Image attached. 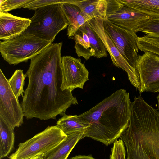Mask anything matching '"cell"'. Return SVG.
<instances>
[{
    "instance_id": "cell-25",
    "label": "cell",
    "mask_w": 159,
    "mask_h": 159,
    "mask_svg": "<svg viewBox=\"0 0 159 159\" xmlns=\"http://www.w3.org/2000/svg\"><path fill=\"white\" fill-rule=\"evenodd\" d=\"M34 0H0V12L7 13L16 9H20L32 2Z\"/></svg>"
},
{
    "instance_id": "cell-23",
    "label": "cell",
    "mask_w": 159,
    "mask_h": 159,
    "mask_svg": "<svg viewBox=\"0 0 159 159\" xmlns=\"http://www.w3.org/2000/svg\"><path fill=\"white\" fill-rule=\"evenodd\" d=\"M137 44L139 50L149 51L159 55V37L144 35L138 37Z\"/></svg>"
},
{
    "instance_id": "cell-4",
    "label": "cell",
    "mask_w": 159,
    "mask_h": 159,
    "mask_svg": "<svg viewBox=\"0 0 159 159\" xmlns=\"http://www.w3.org/2000/svg\"><path fill=\"white\" fill-rule=\"evenodd\" d=\"M35 11L30 19V25L22 34L33 35L52 43L56 35L69 25L60 4L49 5Z\"/></svg>"
},
{
    "instance_id": "cell-19",
    "label": "cell",
    "mask_w": 159,
    "mask_h": 159,
    "mask_svg": "<svg viewBox=\"0 0 159 159\" xmlns=\"http://www.w3.org/2000/svg\"><path fill=\"white\" fill-rule=\"evenodd\" d=\"M126 7L150 16L151 18H159V0H120Z\"/></svg>"
},
{
    "instance_id": "cell-11",
    "label": "cell",
    "mask_w": 159,
    "mask_h": 159,
    "mask_svg": "<svg viewBox=\"0 0 159 159\" xmlns=\"http://www.w3.org/2000/svg\"><path fill=\"white\" fill-rule=\"evenodd\" d=\"M63 90L72 91L75 88L83 89L89 80V72L81 60L70 56L61 57Z\"/></svg>"
},
{
    "instance_id": "cell-3",
    "label": "cell",
    "mask_w": 159,
    "mask_h": 159,
    "mask_svg": "<svg viewBox=\"0 0 159 159\" xmlns=\"http://www.w3.org/2000/svg\"><path fill=\"white\" fill-rule=\"evenodd\" d=\"M120 138L126 159H159V112L140 96L132 102L129 126Z\"/></svg>"
},
{
    "instance_id": "cell-9",
    "label": "cell",
    "mask_w": 159,
    "mask_h": 159,
    "mask_svg": "<svg viewBox=\"0 0 159 159\" xmlns=\"http://www.w3.org/2000/svg\"><path fill=\"white\" fill-rule=\"evenodd\" d=\"M24 113L2 70L0 69V116L14 129L23 123Z\"/></svg>"
},
{
    "instance_id": "cell-29",
    "label": "cell",
    "mask_w": 159,
    "mask_h": 159,
    "mask_svg": "<svg viewBox=\"0 0 159 159\" xmlns=\"http://www.w3.org/2000/svg\"><path fill=\"white\" fill-rule=\"evenodd\" d=\"M44 155L43 154L39 155L29 159H43V156Z\"/></svg>"
},
{
    "instance_id": "cell-17",
    "label": "cell",
    "mask_w": 159,
    "mask_h": 159,
    "mask_svg": "<svg viewBox=\"0 0 159 159\" xmlns=\"http://www.w3.org/2000/svg\"><path fill=\"white\" fill-rule=\"evenodd\" d=\"M66 135L77 133H84L90 124L77 115L65 114L57 121L56 125Z\"/></svg>"
},
{
    "instance_id": "cell-2",
    "label": "cell",
    "mask_w": 159,
    "mask_h": 159,
    "mask_svg": "<svg viewBox=\"0 0 159 159\" xmlns=\"http://www.w3.org/2000/svg\"><path fill=\"white\" fill-rule=\"evenodd\" d=\"M131 103L129 93L121 89L78 115L90 124L84 133V137L107 146L113 143L129 126Z\"/></svg>"
},
{
    "instance_id": "cell-12",
    "label": "cell",
    "mask_w": 159,
    "mask_h": 159,
    "mask_svg": "<svg viewBox=\"0 0 159 159\" xmlns=\"http://www.w3.org/2000/svg\"><path fill=\"white\" fill-rule=\"evenodd\" d=\"M67 3L78 6L89 20L107 18L124 6L120 0H67Z\"/></svg>"
},
{
    "instance_id": "cell-16",
    "label": "cell",
    "mask_w": 159,
    "mask_h": 159,
    "mask_svg": "<svg viewBox=\"0 0 159 159\" xmlns=\"http://www.w3.org/2000/svg\"><path fill=\"white\" fill-rule=\"evenodd\" d=\"M84 133H77L67 136L55 147L44 154L43 159H67L78 141L84 138Z\"/></svg>"
},
{
    "instance_id": "cell-1",
    "label": "cell",
    "mask_w": 159,
    "mask_h": 159,
    "mask_svg": "<svg viewBox=\"0 0 159 159\" xmlns=\"http://www.w3.org/2000/svg\"><path fill=\"white\" fill-rule=\"evenodd\" d=\"M62 46V42L52 43L31 59L25 74L28 84L20 104L27 119H55L78 104L72 91L61 89Z\"/></svg>"
},
{
    "instance_id": "cell-8",
    "label": "cell",
    "mask_w": 159,
    "mask_h": 159,
    "mask_svg": "<svg viewBox=\"0 0 159 159\" xmlns=\"http://www.w3.org/2000/svg\"><path fill=\"white\" fill-rule=\"evenodd\" d=\"M138 55L135 64L140 93L159 92V55L146 51Z\"/></svg>"
},
{
    "instance_id": "cell-5",
    "label": "cell",
    "mask_w": 159,
    "mask_h": 159,
    "mask_svg": "<svg viewBox=\"0 0 159 159\" xmlns=\"http://www.w3.org/2000/svg\"><path fill=\"white\" fill-rule=\"evenodd\" d=\"M52 43L35 36L22 34L14 38L0 42V52L10 65L27 62L46 49Z\"/></svg>"
},
{
    "instance_id": "cell-26",
    "label": "cell",
    "mask_w": 159,
    "mask_h": 159,
    "mask_svg": "<svg viewBox=\"0 0 159 159\" xmlns=\"http://www.w3.org/2000/svg\"><path fill=\"white\" fill-rule=\"evenodd\" d=\"M110 159H126V151L122 139L116 140L113 143Z\"/></svg>"
},
{
    "instance_id": "cell-13",
    "label": "cell",
    "mask_w": 159,
    "mask_h": 159,
    "mask_svg": "<svg viewBox=\"0 0 159 159\" xmlns=\"http://www.w3.org/2000/svg\"><path fill=\"white\" fill-rule=\"evenodd\" d=\"M107 18L114 24L136 33L142 25L151 17L124 6Z\"/></svg>"
},
{
    "instance_id": "cell-28",
    "label": "cell",
    "mask_w": 159,
    "mask_h": 159,
    "mask_svg": "<svg viewBox=\"0 0 159 159\" xmlns=\"http://www.w3.org/2000/svg\"><path fill=\"white\" fill-rule=\"evenodd\" d=\"M70 159H96L90 155H77L72 157Z\"/></svg>"
},
{
    "instance_id": "cell-6",
    "label": "cell",
    "mask_w": 159,
    "mask_h": 159,
    "mask_svg": "<svg viewBox=\"0 0 159 159\" xmlns=\"http://www.w3.org/2000/svg\"><path fill=\"white\" fill-rule=\"evenodd\" d=\"M66 137L56 125L48 126L32 138L20 143L18 148L9 159H29L39 155H44Z\"/></svg>"
},
{
    "instance_id": "cell-21",
    "label": "cell",
    "mask_w": 159,
    "mask_h": 159,
    "mask_svg": "<svg viewBox=\"0 0 159 159\" xmlns=\"http://www.w3.org/2000/svg\"><path fill=\"white\" fill-rule=\"evenodd\" d=\"M75 42L74 48L79 57H82L88 60L92 56H94L91 49L89 38L84 32L78 30L73 36Z\"/></svg>"
},
{
    "instance_id": "cell-22",
    "label": "cell",
    "mask_w": 159,
    "mask_h": 159,
    "mask_svg": "<svg viewBox=\"0 0 159 159\" xmlns=\"http://www.w3.org/2000/svg\"><path fill=\"white\" fill-rule=\"evenodd\" d=\"M25 74L21 69L16 70L11 77L8 80V83L16 98L24 95L25 91L23 87L25 84V80L26 78Z\"/></svg>"
},
{
    "instance_id": "cell-10",
    "label": "cell",
    "mask_w": 159,
    "mask_h": 159,
    "mask_svg": "<svg viewBox=\"0 0 159 159\" xmlns=\"http://www.w3.org/2000/svg\"><path fill=\"white\" fill-rule=\"evenodd\" d=\"M87 22L102 41L113 64L126 72L131 84L138 89L139 86L136 70L126 61L110 37L104 31L102 17H96Z\"/></svg>"
},
{
    "instance_id": "cell-30",
    "label": "cell",
    "mask_w": 159,
    "mask_h": 159,
    "mask_svg": "<svg viewBox=\"0 0 159 159\" xmlns=\"http://www.w3.org/2000/svg\"><path fill=\"white\" fill-rule=\"evenodd\" d=\"M157 110H159V94H158L157 96Z\"/></svg>"
},
{
    "instance_id": "cell-24",
    "label": "cell",
    "mask_w": 159,
    "mask_h": 159,
    "mask_svg": "<svg viewBox=\"0 0 159 159\" xmlns=\"http://www.w3.org/2000/svg\"><path fill=\"white\" fill-rule=\"evenodd\" d=\"M139 31L149 36L159 37V18L148 20L142 25Z\"/></svg>"
},
{
    "instance_id": "cell-15",
    "label": "cell",
    "mask_w": 159,
    "mask_h": 159,
    "mask_svg": "<svg viewBox=\"0 0 159 159\" xmlns=\"http://www.w3.org/2000/svg\"><path fill=\"white\" fill-rule=\"evenodd\" d=\"M60 4L69 23L67 35L69 37H73L79 29L89 20L81 9L76 5L70 3Z\"/></svg>"
},
{
    "instance_id": "cell-18",
    "label": "cell",
    "mask_w": 159,
    "mask_h": 159,
    "mask_svg": "<svg viewBox=\"0 0 159 159\" xmlns=\"http://www.w3.org/2000/svg\"><path fill=\"white\" fill-rule=\"evenodd\" d=\"M14 129L0 116V159L8 155L14 147Z\"/></svg>"
},
{
    "instance_id": "cell-27",
    "label": "cell",
    "mask_w": 159,
    "mask_h": 159,
    "mask_svg": "<svg viewBox=\"0 0 159 159\" xmlns=\"http://www.w3.org/2000/svg\"><path fill=\"white\" fill-rule=\"evenodd\" d=\"M66 3V0H34L23 8L29 10H36L49 5L61 4Z\"/></svg>"
},
{
    "instance_id": "cell-14",
    "label": "cell",
    "mask_w": 159,
    "mask_h": 159,
    "mask_svg": "<svg viewBox=\"0 0 159 159\" xmlns=\"http://www.w3.org/2000/svg\"><path fill=\"white\" fill-rule=\"evenodd\" d=\"M30 19L0 12V39L6 41L22 34L29 26Z\"/></svg>"
},
{
    "instance_id": "cell-7",
    "label": "cell",
    "mask_w": 159,
    "mask_h": 159,
    "mask_svg": "<svg viewBox=\"0 0 159 159\" xmlns=\"http://www.w3.org/2000/svg\"><path fill=\"white\" fill-rule=\"evenodd\" d=\"M102 21L105 32L126 61L135 69L139 50L136 33L114 24L107 18L102 17Z\"/></svg>"
},
{
    "instance_id": "cell-20",
    "label": "cell",
    "mask_w": 159,
    "mask_h": 159,
    "mask_svg": "<svg viewBox=\"0 0 159 159\" xmlns=\"http://www.w3.org/2000/svg\"><path fill=\"white\" fill-rule=\"evenodd\" d=\"M78 30L85 33L87 35L91 49L94 53V57L100 58L107 56V50L104 44L88 22L84 24Z\"/></svg>"
}]
</instances>
